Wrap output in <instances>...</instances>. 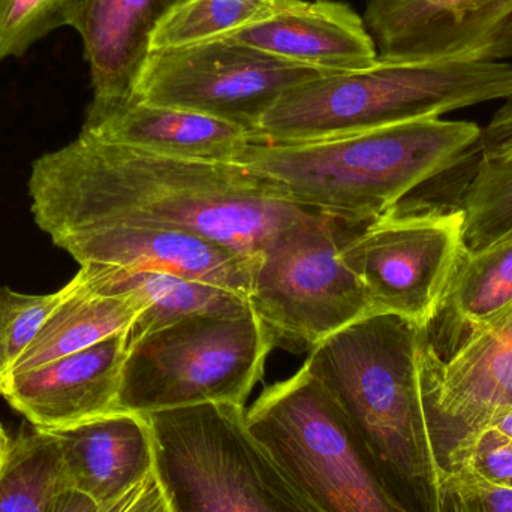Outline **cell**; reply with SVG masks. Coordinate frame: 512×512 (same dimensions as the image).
<instances>
[{
    "label": "cell",
    "instance_id": "20",
    "mask_svg": "<svg viewBox=\"0 0 512 512\" xmlns=\"http://www.w3.org/2000/svg\"><path fill=\"white\" fill-rule=\"evenodd\" d=\"M512 306V239L480 252L463 249L426 342L444 360Z\"/></svg>",
    "mask_w": 512,
    "mask_h": 512
},
{
    "label": "cell",
    "instance_id": "6",
    "mask_svg": "<svg viewBox=\"0 0 512 512\" xmlns=\"http://www.w3.org/2000/svg\"><path fill=\"white\" fill-rule=\"evenodd\" d=\"M273 346L251 306L177 319L129 340L117 411L245 406Z\"/></svg>",
    "mask_w": 512,
    "mask_h": 512
},
{
    "label": "cell",
    "instance_id": "32",
    "mask_svg": "<svg viewBox=\"0 0 512 512\" xmlns=\"http://www.w3.org/2000/svg\"><path fill=\"white\" fill-rule=\"evenodd\" d=\"M493 427L498 429L499 432L505 433V435L512 438V411L505 414L504 417L499 418Z\"/></svg>",
    "mask_w": 512,
    "mask_h": 512
},
{
    "label": "cell",
    "instance_id": "9",
    "mask_svg": "<svg viewBox=\"0 0 512 512\" xmlns=\"http://www.w3.org/2000/svg\"><path fill=\"white\" fill-rule=\"evenodd\" d=\"M463 252V213L402 200L340 242L343 264L360 280L375 313L402 316L427 328Z\"/></svg>",
    "mask_w": 512,
    "mask_h": 512
},
{
    "label": "cell",
    "instance_id": "10",
    "mask_svg": "<svg viewBox=\"0 0 512 512\" xmlns=\"http://www.w3.org/2000/svg\"><path fill=\"white\" fill-rule=\"evenodd\" d=\"M322 74L233 39L219 38L152 51L138 78L134 99L206 114L254 135L259 120L280 95Z\"/></svg>",
    "mask_w": 512,
    "mask_h": 512
},
{
    "label": "cell",
    "instance_id": "24",
    "mask_svg": "<svg viewBox=\"0 0 512 512\" xmlns=\"http://www.w3.org/2000/svg\"><path fill=\"white\" fill-rule=\"evenodd\" d=\"M280 2L282 0H185L153 33L150 53L233 35L273 14Z\"/></svg>",
    "mask_w": 512,
    "mask_h": 512
},
{
    "label": "cell",
    "instance_id": "16",
    "mask_svg": "<svg viewBox=\"0 0 512 512\" xmlns=\"http://www.w3.org/2000/svg\"><path fill=\"white\" fill-rule=\"evenodd\" d=\"M225 38L325 74L378 62L364 18L334 0H282L273 14Z\"/></svg>",
    "mask_w": 512,
    "mask_h": 512
},
{
    "label": "cell",
    "instance_id": "19",
    "mask_svg": "<svg viewBox=\"0 0 512 512\" xmlns=\"http://www.w3.org/2000/svg\"><path fill=\"white\" fill-rule=\"evenodd\" d=\"M147 301L135 292H102L78 271L65 300L53 310L8 376L30 372L131 330ZM6 376V378H8Z\"/></svg>",
    "mask_w": 512,
    "mask_h": 512
},
{
    "label": "cell",
    "instance_id": "28",
    "mask_svg": "<svg viewBox=\"0 0 512 512\" xmlns=\"http://www.w3.org/2000/svg\"><path fill=\"white\" fill-rule=\"evenodd\" d=\"M465 468L489 483L512 489V438L490 427L478 439Z\"/></svg>",
    "mask_w": 512,
    "mask_h": 512
},
{
    "label": "cell",
    "instance_id": "21",
    "mask_svg": "<svg viewBox=\"0 0 512 512\" xmlns=\"http://www.w3.org/2000/svg\"><path fill=\"white\" fill-rule=\"evenodd\" d=\"M89 285L102 292H135L147 301L146 310L135 319L129 340L165 327L194 313L242 309L245 295L200 280L152 270L80 265Z\"/></svg>",
    "mask_w": 512,
    "mask_h": 512
},
{
    "label": "cell",
    "instance_id": "29",
    "mask_svg": "<svg viewBox=\"0 0 512 512\" xmlns=\"http://www.w3.org/2000/svg\"><path fill=\"white\" fill-rule=\"evenodd\" d=\"M101 512H171L165 501L164 493L156 481L155 475H149L137 487L117 499L113 504L105 505Z\"/></svg>",
    "mask_w": 512,
    "mask_h": 512
},
{
    "label": "cell",
    "instance_id": "22",
    "mask_svg": "<svg viewBox=\"0 0 512 512\" xmlns=\"http://www.w3.org/2000/svg\"><path fill=\"white\" fill-rule=\"evenodd\" d=\"M66 487L62 454L51 433L30 426L11 438L0 468V512H50Z\"/></svg>",
    "mask_w": 512,
    "mask_h": 512
},
{
    "label": "cell",
    "instance_id": "13",
    "mask_svg": "<svg viewBox=\"0 0 512 512\" xmlns=\"http://www.w3.org/2000/svg\"><path fill=\"white\" fill-rule=\"evenodd\" d=\"M185 0H62L63 26L83 41L98 119L134 99L135 86L159 24Z\"/></svg>",
    "mask_w": 512,
    "mask_h": 512
},
{
    "label": "cell",
    "instance_id": "30",
    "mask_svg": "<svg viewBox=\"0 0 512 512\" xmlns=\"http://www.w3.org/2000/svg\"><path fill=\"white\" fill-rule=\"evenodd\" d=\"M481 155L512 156V98L496 111L480 141Z\"/></svg>",
    "mask_w": 512,
    "mask_h": 512
},
{
    "label": "cell",
    "instance_id": "8",
    "mask_svg": "<svg viewBox=\"0 0 512 512\" xmlns=\"http://www.w3.org/2000/svg\"><path fill=\"white\" fill-rule=\"evenodd\" d=\"M337 219L319 212L277 231L254 255L248 301L274 346L312 351L373 307L340 259Z\"/></svg>",
    "mask_w": 512,
    "mask_h": 512
},
{
    "label": "cell",
    "instance_id": "7",
    "mask_svg": "<svg viewBox=\"0 0 512 512\" xmlns=\"http://www.w3.org/2000/svg\"><path fill=\"white\" fill-rule=\"evenodd\" d=\"M246 424L319 512H406L306 366L265 388L246 409Z\"/></svg>",
    "mask_w": 512,
    "mask_h": 512
},
{
    "label": "cell",
    "instance_id": "17",
    "mask_svg": "<svg viewBox=\"0 0 512 512\" xmlns=\"http://www.w3.org/2000/svg\"><path fill=\"white\" fill-rule=\"evenodd\" d=\"M57 441L66 483L105 507L153 474V441L146 415L113 411L63 429Z\"/></svg>",
    "mask_w": 512,
    "mask_h": 512
},
{
    "label": "cell",
    "instance_id": "23",
    "mask_svg": "<svg viewBox=\"0 0 512 512\" xmlns=\"http://www.w3.org/2000/svg\"><path fill=\"white\" fill-rule=\"evenodd\" d=\"M460 210L466 252L512 239V156H480Z\"/></svg>",
    "mask_w": 512,
    "mask_h": 512
},
{
    "label": "cell",
    "instance_id": "2",
    "mask_svg": "<svg viewBox=\"0 0 512 512\" xmlns=\"http://www.w3.org/2000/svg\"><path fill=\"white\" fill-rule=\"evenodd\" d=\"M426 328L373 313L322 340L304 366L336 400L406 512H439L442 475L420 381Z\"/></svg>",
    "mask_w": 512,
    "mask_h": 512
},
{
    "label": "cell",
    "instance_id": "4",
    "mask_svg": "<svg viewBox=\"0 0 512 512\" xmlns=\"http://www.w3.org/2000/svg\"><path fill=\"white\" fill-rule=\"evenodd\" d=\"M512 98L510 62H391L322 74L268 108L255 143L294 146L441 117Z\"/></svg>",
    "mask_w": 512,
    "mask_h": 512
},
{
    "label": "cell",
    "instance_id": "12",
    "mask_svg": "<svg viewBox=\"0 0 512 512\" xmlns=\"http://www.w3.org/2000/svg\"><path fill=\"white\" fill-rule=\"evenodd\" d=\"M364 23L378 59L507 62L512 0H369Z\"/></svg>",
    "mask_w": 512,
    "mask_h": 512
},
{
    "label": "cell",
    "instance_id": "11",
    "mask_svg": "<svg viewBox=\"0 0 512 512\" xmlns=\"http://www.w3.org/2000/svg\"><path fill=\"white\" fill-rule=\"evenodd\" d=\"M420 381L442 480L465 468L480 436L512 411V306L444 360L424 333Z\"/></svg>",
    "mask_w": 512,
    "mask_h": 512
},
{
    "label": "cell",
    "instance_id": "5",
    "mask_svg": "<svg viewBox=\"0 0 512 512\" xmlns=\"http://www.w3.org/2000/svg\"><path fill=\"white\" fill-rule=\"evenodd\" d=\"M153 475L171 512H319L246 424L245 406L146 415Z\"/></svg>",
    "mask_w": 512,
    "mask_h": 512
},
{
    "label": "cell",
    "instance_id": "31",
    "mask_svg": "<svg viewBox=\"0 0 512 512\" xmlns=\"http://www.w3.org/2000/svg\"><path fill=\"white\" fill-rule=\"evenodd\" d=\"M101 505L96 504L92 498L78 492V490L66 487L54 499L50 512H101Z\"/></svg>",
    "mask_w": 512,
    "mask_h": 512
},
{
    "label": "cell",
    "instance_id": "1",
    "mask_svg": "<svg viewBox=\"0 0 512 512\" xmlns=\"http://www.w3.org/2000/svg\"><path fill=\"white\" fill-rule=\"evenodd\" d=\"M32 215L51 242L107 227L170 228L254 258L312 210L237 164L185 161L81 132L33 162Z\"/></svg>",
    "mask_w": 512,
    "mask_h": 512
},
{
    "label": "cell",
    "instance_id": "14",
    "mask_svg": "<svg viewBox=\"0 0 512 512\" xmlns=\"http://www.w3.org/2000/svg\"><path fill=\"white\" fill-rule=\"evenodd\" d=\"M129 331L0 382V397L30 426L56 430L117 411Z\"/></svg>",
    "mask_w": 512,
    "mask_h": 512
},
{
    "label": "cell",
    "instance_id": "27",
    "mask_svg": "<svg viewBox=\"0 0 512 512\" xmlns=\"http://www.w3.org/2000/svg\"><path fill=\"white\" fill-rule=\"evenodd\" d=\"M439 512H512V489L463 468L442 480Z\"/></svg>",
    "mask_w": 512,
    "mask_h": 512
},
{
    "label": "cell",
    "instance_id": "18",
    "mask_svg": "<svg viewBox=\"0 0 512 512\" xmlns=\"http://www.w3.org/2000/svg\"><path fill=\"white\" fill-rule=\"evenodd\" d=\"M83 134L185 161L234 164L255 143L248 129L182 108L132 99L98 119L84 120Z\"/></svg>",
    "mask_w": 512,
    "mask_h": 512
},
{
    "label": "cell",
    "instance_id": "25",
    "mask_svg": "<svg viewBox=\"0 0 512 512\" xmlns=\"http://www.w3.org/2000/svg\"><path fill=\"white\" fill-rule=\"evenodd\" d=\"M66 294L68 283L59 291L41 295L0 288V382L11 373Z\"/></svg>",
    "mask_w": 512,
    "mask_h": 512
},
{
    "label": "cell",
    "instance_id": "3",
    "mask_svg": "<svg viewBox=\"0 0 512 512\" xmlns=\"http://www.w3.org/2000/svg\"><path fill=\"white\" fill-rule=\"evenodd\" d=\"M481 135L475 123L433 117L316 143H252L234 164L303 209L361 224L456 168Z\"/></svg>",
    "mask_w": 512,
    "mask_h": 512
},
{
    "label": "cell",
    "instance_id": "26",
    "mask_svg": "<svg viewBox=\"0 0 512 512\" xmlns=\"http://www.w3.org/2000/svg\"><path fill=\"white\" fill-rule=\"evenodd\" d=\"M62 26V0H0V60L23 56Z\"/></svg>",
    "mask_w": 512,
    "mask_h": 512
},
{
    "label": "cell",
    "instance_id": "15",
    "mask_svg": "<svg viewBox=\"0 0 512 512\" xmlns=\"http://www.w3.org/2000/svg\"><path fill=\"white\" fill-rule=\"evenodd\" d=\"M54 245L80 265L161 271L248 298L252 258L188 231L107 227L62 237Z\"/></svg>",
    "mask_w": 512,
    "mask_h": 512
},
{
    "label": "cell",
    "instance_id": "33",
    "mask_svg": "<svg viewBox=\"0 0 512 512\" xmlns=\"http://www.w3.org/2000/svg\"><path fill=\"white\" fill-rule=\"evenodd\" d=\"M9 444H11V438H9L8 433L5 432L2 424H0V468H2L6 453H8Z\"/></svg>",
    "mask_w": 512,
    "mask_h": 512
}]
</instances>
